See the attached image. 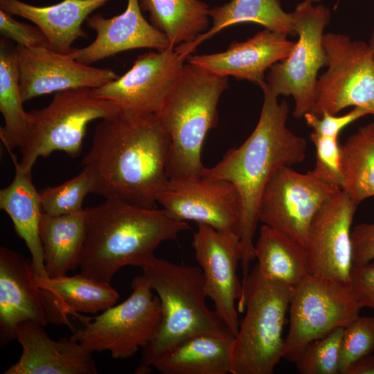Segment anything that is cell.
<instances>
[{"label": "cell", "mask_w": 374, "mask_h": 374, "mask_svg": "<svg viewBox=\"0 0 374 374\" xmlns=\"http://www.w3.org/2000/svg\"><path fill=\"white\" fill-rule=\"evenodd\" d=\"M170 138L156 114L123 112L95 128L82 166L92 175V193L143 208H157L170 178L166 165Z\"/></svg>", "instance_id": "cell-1"}, {"label": "cell", "mask_w": 374, "mask_h": 374, "mask_svg": "<svg viewBox=\"0 0 374 374\" xmlns=\"http://www.w3.org/2000/svg\"><path fill=\"white\" fill-rule=\"evenodd\" d=\"M260 88L263 103L252 133L239 147L229 149L215 166L205 168L202 172L204 177L231 183L240 196L243 279L255 259L253 238L258 207L267 184L280 168L301 163L306 158V140L287 127L288 104L285 100L278 103V96L266 82Z\"/></svg>", "instance_id": "cell-2"}, {"label": "cell", "mask_w": 374, "mask_h": 374, "mask_svg": "<svg viewBox=\"0 0 374 374\" xmlns=\"http://www.w3.org/2000/svg\"><path fill=\"white\" fill-rule=\"evenodd\" d=\"M86 237L79 260L81 273L109 283L121 268L141 267L161 243L175 240L189 224L165 210L147 208L115 197L84 208Z\"/></svg>", "instance_id": "cell-3"}, {"label": "cell", "mask_w": 374, "mask_h": 374, "mask_svg": "<svg viewBox=\"0 0 374 374\" xmlns=\"http://www.w3.org/2000/svg\"><path fill=\"white\" fill-rule=\"evenodd\" d=\"M227 88L228 77L188 62L184 64L156 113L170 138L166 165L170 179L202 176L203 144L217 124V104Z\"/></svg>", "instance_id": "cell-4"}, {"label": "cell", "mask_w": 374, "mask_h": 374, "mask_svg": "<svg viewBox=\"0 0 374 374\" xmlns=\"http://www.w3.org/2000/svg\"><path fill=\"white\" fill-rule=\"evenodd\" d=\"M141 268L160 300L161 319L154 337L143 349L134 373H150L159 358L190 337L229 331L206 303L204 276L199 267L154 257Z\"/></svg>", "instance_id": "cell-5"}, {"label": "cell", "mask_w": 374, "mask_h": 374, "mask_svg": "<svg viewBox=\"0 0 374 374\" xmlns=\"http://www.w3.org/2000/svg\"><path fill=\"white\" fill-rule=\"evenodd\" d=\"M231 374H271L283 359V330L293 288L263 277L255 265L242 280Z\"/></svg>", "instance_id": "cell-6"}, {"label": "cell", "mask_w": 374, "mask_h": 374, "mask_svg": "<svg viewBox=\"0 0 374 374\" xmlns=\"http://www.w3.org/2000/svg\"><path fill=\"white\" fill-rule=\"evenodd\" d=\"M121 112L114 103L96 97L91 88L57 92L45 107L28 112L29 131L20 148L21 166L32 169L37 159L55 151L72 158L82 150L89 123Z\"/></svg>", "instance_id": "cell-7"}, {"label": "cell", "mask_w": 374, "mask_h": 374, "mask_svg": "<svg viewBox=\"0 0 374 374\" xmlns=\"http://www.w3.org/2000/svg\"><path fill=\"white\" fill-rule=\"evenodd\" d=\"M132 292L123 302L94 317L80 316L84 327L71 337L90 352L108 350L117 359H125L143 349L152 340L161 319L158 296L142 274L131 283Z\"/></svg>", "instance_id": "cell-8"}, {"label": "cell", "mask_w": 374, "mask_h": 374, "mask_svg": "<svg viewBox=\"0 0 374 374\" xmlns=\"http://www.w3.org/2000/svg\"><path fill=\"white\" fill-rule=\"evenodd\" d=\"M313 3L303 0L292 12L299 39L290 55L273 64L265 75L267 84L276 96L293 97V115L296 118L313 112L317 74L328 65L323 36L331 12L323 5Z\"/></svg>", "instance_id": "cell-9"}, {"label": "cell", "mask_w": 374, "mask_h": 374, "mask_svg": "<svg viewBox=\"0 0 374 374\" xmlns=\"http://www.w3.org/2000/svg\"><path fill=\"white\" fill-rule=\"evenodd\" d=\"M362 308L349 283L308 274L293 288L283 358L294 362L310 342L345 328Z\"/></svg>", "instance_id": "cell-10"}, {"label": "cell", "mask_w": 374, "mask_h": 374, "mask_svg": "<svg viewBox=\"0 0 374 374\" xmlns=\"http://www.w3.org/2000/svg\"><path fill=\"white\" fill-rule=\"evenodd\" d=\"M323 44L328 69L317 79L312 113L337 114L353 107L374 116V57L368 44L344 34L327 33Z\"/></svg>", "instance_id": "cell-11"}, {"label": "cell", "mask_w": 374, "mask_h": 374, "mask_svg": "<svg viewBox=\"0 0 374 374\" xmlns=\"http://www.w3.org/2000/svg\"><path fill=\"white\" fill-rule=\"evenodd\" d=\"M341 189L314 176L285 166L271 178L262 195L258 222L305 247L311 223L321 207Z\"/></svg>", "instance_id": "cell-12"}, {"label": "cell", "mask_w": 374, "mask_h": 374, "mask_svg": "<svg viewBox=\"0 0 374 374\" xmlns=\"http://www.w3.org/2000/svg\"><path fill=\"white\" fill-rule=\"evenodd\" d=\"M192 247L202 269L206 295L214 310L234 336L240 322L237 303L242 294V283L237 269L242 256L238 234L197 224Z\"/></svg>", "instance_id": "cell-13"}, {"label": "cell", "mask_w": 374, "mask_h": 374, "mask_svg": "<svg viewBox=\"0 0 374 374\" xmlns=\"http://www.w3.org/2000/svg\"><path fill=\"white\" fill-rule=\"evenodd\" d=\"M188 57L175 48L139 55L123 75L95 89L94 95L134 115L156 114Z\"/></svg>", "instance_id": "cell-14"}, {"label": "cell", "mask_w": 374, "mask_h": 374, "mask_svg": "<svg viewBox=\"0 0 374 374\" xmlns=\"http://www.w3.org/2000/svg\"><path fill=\"white\" fill-rule=\"evenodd\" d=\"M158 204L174 219L239 235L241 202L237 190L228 181L202 176L170 179Z\"/></svg>", "instance_id": "cell-15"}, {"label": "cell", "mask_w": 374, "mask_h": 374, "mask_svg": "<svg viewBox=\"0 0 374 374\" xmlns=\"http://www.w3.org/2000/svg\"><path fill=\"white\" fill-rule=\"evenodd\" d=\"M357 207L340 190L317 213L305 245L309 274L349 283L353 265L352 223Z\"/></svg>", "instance_id": "cell-16"}, {"label": "cell", "mask_w": 374, "mask_h": 374, "mask_svg": "<svg viewBox=\"0 0 374 374\" xmlns=\"http://www.w3.org/2000/svg\"><path fill=\"white\" fill-rule=\"evenodd\" d=\"M15 48L24 102L67 89L98 88L118 78L111 69L81 63L50 48Z\"/></svg>", "instance_id": "cell-17"}, {"label": "cell", "mask_w": 374, "mask_h": 374, "mask_svg": "<svg viewBox=\"0 0 374 374\" xmlns=\"http://www.w3.org/2000/svg\"><path fill=\"white\" fill-rule=\"evenodd\" d=\"M32 260L5 247L0 248V344L15 339L17 326L32 321L42 326L49 322L48 307L36 286Z\"/></svg>", "instance_id": "cell-18"}, {"label": "cell", "mask_w": 374, "mask_h": 374, "mask_svg": "<svg viewBox=\"0 0 374 374\" xmlns=\"http://www.w3.org/2000/svg\"><path fill=\"white\" fill-rule=\"evenodd\" d=\"M139 0H127L121 14L105 18L100 14L89 16L86 24L96 33L95 39L69 53L73 59L86 64L104 60L125 51L172 48L164 33L148 22L141 12Z\"/></svg>", "instance_id": "cell-19"}, {"label": "cell", "mask_w": 374, "mask_h": 374, "mask_svg": "<svg viewBox=\"0 0 374 374\" xmlns=\"http://www.w3.org/2000/svg\"><path fill=\"white\" fill-rule=\"evenodd\" d=\"M14 339L21 346L19 360L3 374H96L92 352L71 337L53 340L44 326L19 323Z\"/></svg>", "instance_id": "cell-20"}, {"label": "cell", "mask_w": 374, "mask_h": 374, "mask_svg": "<svg viewBox=\"0 0 374 374\" xmlns=\"http://www.w3.org/2000/svg\"><path fill=\"white\" fill-rule=\"evenodd\" d=\"M287 35L265 29L244 42H233L225 51L189 55L187 62L220 76L245 80L261 87L265 71L291 53L295 42Z\"/></svg>", "instance_id": "cell-21"}, {"label": "cell", "mask_w": 374, "mask_h": 374, "mask_svg": "<svg viewBox=\"0 0 374 374\" xmlns=\"http://www.w3.org/2000/svg\"><path fill=\"white\" fill-rule=\"evenodd\" d=\"M110 0H63L48 6H35L20 0H0V9L32 21L46 36L49 48L69 54L78 38H88L84 21Z\"/></svg>", "instance_id": "cell-22"}, {"label": "cell", "mask_w": 374, "mask_h": 374, "mask_svg": "<svg viewBox=\"0 0 374 374\" xmlns=\"http://www.w3.org/2000/svg\"><path fill=\"white\" fill-rule=\"evenodd\" d=\"M35 283L46 299L49 322L64 324L71 329L69 315L78 317L79 313L104 311L114 305L119 297L109 283L82 273L57 278H43L36 274Z\"/></svg>", "instance_id": "cell-23"}, {"label": "cell", "mask_w": 374, "mask_h": 374, "mask_svg": "<svg viewBox=\"0 0 374 374\" xmlns=\"http://www.w3.org/2000/svg\"><path fill=\"white\" fill-rule=\"evenodd\" d=\"M7 151L15 167V175L12 182L0 190V208L10 217L17 234L24 241L36 274L46 278L39 237L44 213L39 192L33 183L32 169L22 167L12 150Z\"/></svg>", "instance_id": "cell-24"}, {"label": "cell", "mask_w": 374, "mask_h": 374, "mask_svg": "<svg viewBox=\"0 0 374 374\" xmlns=\"http://www.w3.org/2000/svg\"><path fill=\"white\" fill-rule=\"evenodd\" d=\"M234 337L229 331L193 335L159 358L152 368L162 374L231 373Z\"/></svg>", "instance_id": "cell-25"}, {"label": "cell", "mask_w": 374, "mask_h": 374, "mask_svg": "<svg viewBox=\"0 0 374 374\" xmlns=\"http://www.w3.org/2000/svg\"><path fill=\"white\" fill-rule=\"evenodd\" d=\"M209 16L212 19L211 28L193 41L175 46L178 52L188 57L199 44L224 28L245 22L256 23L287 35H296L292 12L284 11L279 0H229L210 8Z\"/></svg>", "instance_id": "cell-26"}, {"label": "cell", "mask_w": 374, "mask_h": 374, "mask_svg": "<svg viewBox=\"0 0 374 374\" xmlns=\"http://www.w3.org/2000/svg\"><path fill=\"white\" fill-rule=\"evenodd\" d=\"M85 210L66 215L43 213L39 237L47 277L65 276L79 265L86 237Z\"/></svg>", "instance_id": "cell-27"}, {"label": "cell", "mask_w": 374, "mask_h": 374, "mask_svg": "<svg viewBox=\"0 0 374 374\" xmlns=\"http://www.w3.org/2000/svg\"><path fill=\"white\" fill-rule=\"evenodd\" d=\"M254 255L260 273L270 280L294 287L309 274L305 247L267 225L260 228Z\"/></svg>", "instance_id": "cell-28"}, {"label": "cell", "mask_w": 374, "mask_h": 374, "mask_svg": "<svg viewBox=\"0 0 374 374\" xmlns=\"http://www.w3.org/2000/svg\"><path fill=\"white\" fill-rule=\"evenodd\" d=\"M16 48L8 39H0V112L4 125L0 128V139L6 150L21 148L27 138L30 117L23 107Z\"/></svg>", "instance_id": "cell-29"}, {"label": "cell", "mask_w": 374, "mask_h": 374, "mask_svg": "<svg viewBox=\"0 0 374 374\" xmlns=\"http://www.w3.org/2000/svg\"><path fill=\"white\" fill-rule=\"evenodd\" d=\"M151 24L167 37L172 48L193 41L208 29L209 6L199 0H139Z\"/></svg>", "instance_id": "cell-30"}, {"label": "cell", "mask_w": 374, "mask_h": 374, "mask_svg": "<svg viewBox=\"0 0 374 374\" xmlns=\"http://www.w3.org/2000/svg\"><path fill=\"white\" fill-rule=\"evenodd\" d=\"M342 190L357 206L374 196V122L360 127L341 145Z\"/></svg>", "instance_id": "cell-31"}, {"label": "cell", "mask_w": 374, "mask_h": 374, "mask_svg": "<svg viewBox=\"0 0 374 374\" xmlns=\"http://www.w3.org/2000/svg\"><path fill=\"white\" fill-rule=\"evenodd\" d=\"M93 179L87 169L77 176L56 186L39 191L43 212L54 216L73 213L82 210V202L92 193Z\"/></svg>", "instance_id": "cell-32"}, {"label": "cell", "mask_w": 374, "mask_h": 374, "mask_svg": "<svg viewBox=\"0 0 374 374\" xmlns=\"http://www.w3.org/2000/svg\"><path fill=\"white\" fill-rule=\"evenodd\" d=\"M344 328H337L310 342L294 363L302 374L339 373L340 350Z\"/></svg>", "instance_id": "cell-33"}, {"label": "cell", "mask_w": 374, "mask_h": 374, "mask_svg": "<svg viewBox=\"0 0 374 374\" xmlns=\"http://www.w3.org/2000/svg\"><path fill=\"white\" fill-rule=\"evenodd\" d=\"M374 352V317L359 315L344 328L339 373L346 374L359 359Z\"/></svg>", "instance_id": "cell-34"}, {"label": "cell", "mask_w": 374, "mask_h": 374, "mask_svg": "<svg viewBox=\"0 0 374 374\" xmlns=\"http://www.w3.org/2000/svg\"><path fill=\"white\" fill-rule=\"evenodd\" d=\"M310 138L315 148V164L311 172L319 179L342 190L344 179L339 136H322L312 132Z\"/></svg>", "instance_id": "cell-35"}, {"label": "cell", "mask_w": 374, "mask_h": 374, "mask_svg": "<svg viewBox=\"0 0 374 374\" xmlns=\"http://www.w3.org/2000/svg\"><path fill=\"white\" fill-rule=\"evenodd\" d=\"M0 33L2 37L26 48H49L46 36L37 26L18 21L12 15L1 9Z\"/></svg>", "instance_id": "cell-36"}, {"label": "cell", "mask_w": 374, "mask_h": 374, "mask_svg": "<svg viewBox=\"0 0 374 374\" xmlns=\"http://www.w3.org/2000/svg\"><path fill=\"white\" fill-rule=\"evenodd\" d=\"M370 115L366 110L354 107L349 112L338 116L326 112L317 116L312 112L307 113L303 118L312 133L322 136H339L341 132L359 118Z\"/></svg>", "instance_id": "cell-37"}, {"label": "cell", "mask_w": 374, "mask_h": 374, "mask_svg": "<svg viewBox=\"0 0 374 374\" xmlns=\"http://www.w3.org/2000/svg\"><path fill=\"white\" fill-rule=\"evenodd\" d=\"M349 283L362 308L374 310V262L354 263Z\"/></svg>", "instance_id": "cell-38"}, {"label": "cell", "mask_w": 374, "mask_h": 374, "mask_svg": "<svg viewBox=\"0 0 374 374\" xmlns=\"http://www.w3.org/2000/svg\"><path fill=\"white\" fill-rule=\"evenodd\" d=\"M353 264L374 260V222L361 223L352 229Z\"/></svg>", "instance_id": "cell-39"}, {"label": "cell", "mask_w": 374, "mask_h": 374, "mask_svg": "<svg viewBox=\"0 0 374 374\" xmlns=\"http://www.w3.org/2000/svg\"><path fill=\"white\" fill-rule=\"evenodd\" d=\"M346 374H374V354H368L353 364Z\"/></svg>", "instance_id": "cell-40"}, {"label": "cell", "mask_w": 374, "mask_h": 374, "mask_svg": "<svg viewBox=\"0 0 374 374\" xmlns=\"http://www.w3.org/2000/svg\"><path fill=\"white\" fill-rule=\"evenodd\" d=\"M369 47L371 48V51L373 53V57H374V26L373 28L369 41L368 42Z\"/></svg>", "instance_id": "cell-41"}, {"label": "cell", "mask_w": 374, "mask_h": 374, "mask_svg": "<svg viewBox=\"0 0 374 374\" xmlns=\"http://www.w3.org/2000/svg\"><path fill=\"white\" fill-rule=\"evenodd\" d=\"M310 1H312L313 3H314V2H320V1H321L323 0H310Z\"/></svg>", "instance_id": "cell-42"}]
</instances>
